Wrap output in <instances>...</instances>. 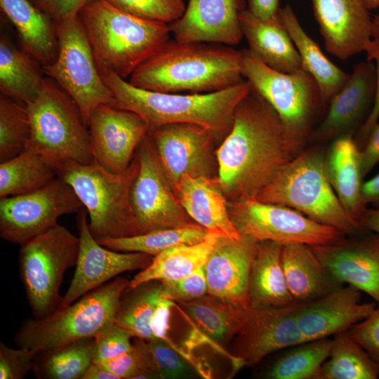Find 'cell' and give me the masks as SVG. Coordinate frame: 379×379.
Here are the masks:
<instances>
[{"label":"cell","mask_w":379,"mask_h":379,"mask_svg":"<svg viewBox=\"0 0 379 379\" xmlns=\"http://www.w3.org/2000/svg\"><path fill=\"white\" fill-rule=\"evenodd\" d=\"M297 154L276 112L251 86L216 152L218 183L234 201L254 197Z\"/></svg>","instance_id":"6da1fadb"},{"label":"cell","mask_w":379,"mask_h":379,"mask_svg":"<svg viewBox=\"0 0 379 379\" xmlns=\"http://www.w3.org/2000/svg\"><path fill=\"white\" fill-rule=\"evenodd\" d=\"M242 65V51L231 46L168 39L135 69L128 81L161 93H212L243 81Z\"/></svg>","instance_id":"7a4b0ae2"},{"label":"cell","mask_w":379,"mask_h":379,"mask_svg":"<svg viewBox=\"0 0 379 379\" xmlns=\"http://www.w3.org/2000/svg\"><path fill=\"white\" fill-rule=\"evenodd\" d=\"M111 90L113 106L133 112L149 131L172 124H192L218 135L229 133L235 109L251 90L247 80L230 88L206 93H171L141 89L112 72L102 74Z\"/></svg>","instance_id":"3957f363"},{"label":"cell","mask_w":379,"mask_h":379,"mask_svg":"<svg viewBox=\"0 0 379 379\" xmlns=\"http://www.w3.org/2000/svg\"><path fill=\"white\" fill-rule=\"evenodd\" d=\"M100 74L124 79L169 39L168 24L140 18L105 0H93L78 14Z\"/></svg>","instance_id":"277c9868"},{"label":"cell","mask_w":379,"mask_h":379,"mask_svg":"<svg viewBox=\"0 0 379 379\" xmlns=\"http://www.w3.org/2000/svg\"><path fill=\"white\" fill-rule=\"evenodd\" d=\"M253 198L293 208L348 237L368 232L341 204L328 180L325 156L319 149L298 153Z\"/></svg>","instance_id":"5b68a950"},{"label":"cell","mask_w":379,"mask_h":379,"mask_svg":"<svg viewBox=\"0 0 379 379\" xmlns=\"http://www.w3.org/2000/svg\"><path fill=\"white\" fill-rule=\"evenodd\" d=\"M138 168L136 157L118 173L108 171L95 160L88 164L69 161L56 167L58 176L73 188L86 207L89 230L98 242L141 234L129 199Z\"/></svg>","instance_id":"8992f818"},{"label":"cell","mask_w":379,"mask_h":379,"mask_svg":"<svg viewBox=\"0 0 379 379\" xmlns=\"http://www.w3.org/2000/svg\"><path fill=\"white\" fill-rule=\"evenodd\" d=\"M129 281L119 277L44 318L23 320L15 334L14 343L37 354L94 337L114 322Z\"/></svg>","instance_id":"52a82bcc"},{"label":"cell","mask_w":379,"mask_h":379,"mask_svg":"<svg viewBox=\"0 0 379 379\" xmlns=\"http://www.w3.org/2000/svg\"><path fill=\"white\" fill-rule=\"evenodd\" d=\"M26 107L31 126L27 149L43 154L55 168L69 161H95L88 125L74 101L56 84L44 79Z\"/></svg>","instance_id":"ba28073f"},{"label":"cell","mask_w":379,"mask_h":379,"mask_svg":"<svg viewBox=\"0 0 379 379\" xmlns=\"http://www.w3.org/2000/svg\"><path fill=\"white\" fill-rule=\"evenodd\" d=\"M241 51L243 77L272 106L281 121L288 142L300 153L314 130L317 113L326 106L316 81L303 69L294 73L278 72L248 49Z\"/></svg>","instance_id":"9c48e42d"},{"label":"cell","mask_w":379,"mask_h":379,"mask_svg":"<svg viewBox=\"0 0 379 379\" xmlns=\"http://www.w3.org/2000/svg\"><path fill=\"white\" fill-rule=\"evenodd\" d=\"M79 245V237L58 223L20 245L19 273L34 318L58 308L64 274L76 266Z\"/></svg>","instance_id":"30bf717a"},{"label":"cell","mask_w":379,"mask_h":379,"mask_svg":"<svg viewBox=\"0 0 379 379\" xmlns=\"http://www.w3.org/2000/svg\"><path fill=\"white\" fill-rule=\"evenodd\" d=\"M57 55L44 71L78 106L87 124L91 110L114 98L96 65L86 29L79 15L55 22Z\"/></svg>","instance_id":"8fae6325"},{"label":"cell","mask_w":379,"mask_h":379,"mask_svg":"<svg viewBox=\"0 0 379 379\" xmlns=\"http://www.w3.org/2000/svg\"><path fill=\"white\" fill-rule=\"evenodd\" d=\"M228 213L240 236L256 242L268 240L283 245L302 243L316 246L346 236L293 208L261 202L253 197L231 203Z\"/></svg>","instance_id":"7c38bea8"},{"label":"cell","mask_w":379,"mask_h":379,"mask_svg":"<svg viewBox=\"0 0 379 379\" xmlns=\"http://www.w3.org/2000/svg\"><path fill=\"white\" fill-rule=\"evenodd\" d=\"M83 206L73 188L57 176L33 192L1 197L0 236L21 245L56 225L60 216Z\"/></svg>","instance_id":"4fadbf2b"},{"label":"cell","mask_w":379,"mask_h":379,"mask_svg":"<svg viewBox=\"0 0 379 379\" xmlns=\"http://www.w3.org/2000/svg\"><path fill=\"white\" fill-rule=\"evenodd\" d=\"M136 158L139 168L129 199L141 234L195 224L177 200L149 133L138 145Z\"/></svg>","instance_id":"5bb4252c"},{"label":"cell","mask_w":379,"mask_h":379,"mask_svg":"<svg viewBox=\"0 0 379 379\" xmlns=\"http://www.w3.org/2000/svg\"><path fill=\"white\" fill-rule=\"evenodd\" d=\"M295 302L281 307H244L230 352L234 364L254 365L272 352L305 342L296 321Z\"/></svg>","instance_id":"9a60e30c"},{"label":"cell","mask_w":379,"mask_h":379,"mask_svg":"<svg viewBox=\"0 0 379 379\" xmlns=\"http://www.w3.org/2000/svg\"><path fill=\"white\" fill-rule=\"evenodd\" d=\"M77 223L80 245L76 269L56 310L69 305L122 272L145 269L153 258L148 253H119L100 245L89 230L87 213L83 208L78 212Z\"/></svg>","instance_id":"2e32d148"},{"label":"cell","mask_w":379,"mask_h":379,"mask_svg":"<svg viewBox=\"0 0 379 379\" xmlns=\"http://www.w3.org/2000/svg\"><path fill=\"white\" fill-rule=\"evenodd\" d=\"M95 160L109 172L125 171L149 132L138 114L108 104L93 108L87 121Z\"/></svg>","instance_id":"e0dca14e"},{"label":"cell","mask_w":379,"mask_h":379,"mask_svg":"<svg viewBox=\"0 0 379 379\" xmlns=\"http://www.w3.org/2000/svg\"><path fill=\"white\" fill-rule=\"evenodd\" d=\"M159 161L173 190L185 175L209 177L212 140L210 130L192 124H172L149 132Z\"/></svg>","instance_id":"ac0fdd59"},{"label":"cell","mask_w":379,"mask_h":379,"mask_svg":"<svg viewBox=\"0 0 379 379\" xmlns=\"http://www.w3.org/2000/svg\"><path fill=\"white\" fill-rule=\"evenodd\" d=\"M375 88L374 63L366 60L356 64L345 85L330 100L324 119L310 138L327 142L346 134L354 136L371 112Z\"/></svg>","instance_id":"d6986e66"},{"label":"cell","mask_w":379,"mask_h":379,"mask_svg":"<svg viewBox=\"0 0 379 379\" xmlns=\"http://www.w3.org/2000/svg\"><path fill=\"white\" fill-rule=\"evenodd\" d=\"M311 246L338 279L365 292L379 304L378 234L366 232Z\"/></svg>","instance_id":"ffe728a7"},{"label":"cell","mask_w":379,"mask_h":379,"mask_svg":"<svg viewBox=\"0 0 379 379\" xmlns=\"http://www.w3.org/2000/svg\"><path fill=\"white\" fill-rule=\"evenodd\" d=\"M326 51L342 60L365 51L372 18L364 0H311Z\"/></svg>","instance_id":"44dd1931"},{"label":"cell","mask_w":379,"mask_h":379,"mask_svg":"<svg viewBox=\"0 0 379 379\" xmlns=\"http://www.w3.org/2000/svg\"><path fill=\"white\" fill-rule=\"evenodd\" d=\"M361 291L345 284L313 300L295 302L296 321L304 340L328 338L349 330L375 308L361 302Z\"/></svg>","instance_id":"7402d4cb"},{"label":"cell","mask_w":379,"mask_h":379,"mask_svg":"<svg viewBox=\"0 0 379 379\" xmlns=\"http://www.w3.org/2000/svg\"><path fill=\"white\" fill-rule=\"evenodd\" d=\"M244 0H188L183 15L168 24L174 39L237 45L243 34L239 15Z\"/></svg>","instance_id":"603a6c76"},{"label":"cell","mask_w":379,"mask_h":379,"mask_svg":"<svg viewBox=\"0 0 379 379\" xmlns=\"http://www.w3.org/2000/svg\"><path fill=\"white\" fill-rule=\"evenodd\" d=\"M257 242L219 237L205 264L208 294L226 302L249 306L248 279Z\"/></svg>","instance_id":"cb8c5ba5"},{"label":"cell","mask_w":379,"mask_h":379,"mask_svg":"<svg viewBox=\"0 0 379 379\" xmlns=\"http://www.w3.org/2000/svg\"><path fill=\"white\" fill-rule=\"evenodd\" d=\"M243 36L249 52L278 72L294 73L302 69L298 52L281 20L279 11L267 19L258 18L247 8L239 15Z\"/></svg>","instance_id":"d4e9b609"},{"label":"cell","mask_w":379,"mask_h":379,"mask_svg":"<svg viewBox=\"0 0 379 379\" xmlns=\"http://www.w3.org/2000/svg\"><path fill=\"white\" fill-rule=\"evenodd\" d=\"M181 206L196 223L220 238H241L227 208L225 194L218 180L184 175L173 189Z\"/></svg>","instance_id":"484cf974"},{"label":"cell","mask_w":379,"mask_h":379,"mask_svg":"<svg viewBox=\"0 0 379 379\" xmlns=\"http://www.w3.org/2000/svg\"><path fill=\"white\" fill-rule=\"evenodd\" d=\"M281 264L288 289L296 302L319 298L345 285L321 262L308 244L283 245Z\"/></svg>","instance_id":"4316f807"},{"label":"cell","mask_w":379,"mask_h":379,"mask_svg":"<svg viewBox=\"0 0 379 379\" xmlns=\"http://www.w3.org/2000/svg\"><path fill=\"white\" fill-rule=\"evenodd\" d=\"M282 248V244L273 241L257 242L248 279L250 307H281L295 302L281 264Z\"/></svg>","instance_id":"83f0119b"},{"label":"cell","mask_w":379,"mask_h":379,"mask_svg":"<svg viewBox=\"0 0 379 379\" xmlns=\"http://www.w3.org/2000/svg\"><path fill=\"white\" fill-rule=\"evenodd\" d=\"M325 162L328 180L338 199L349 215L359 222L367 207L361 196L364 177L360 149L354 136L346 134L333 140Z\"/></svg>","instance_id":"f1b7e54d"},{"label":"cell","mask_w":379,"mask_h":379,"mask_svg":"<svg viewBox=\"0 0 379 379\" xmlns=\"http://www.w3.org/2000/svg\"><path fill=\"white\" fill-rule=\"evenodd\" d=\"M279 14L300 55L302 69L310 74L319 86L326 105L343 88L350 74L333 63L321 48L304 30L292 8L287 5Z\"/></svg>","instance_id":"f546056e"},{"label":"cell","mask_w":379,"mask_h":379,"mask_svg":"<svg viewBox=\"0 0 379 379\" xmlns=\"http://www.w3.org/2000/svg\"><path fill=\"white\" fill-rule=\"evenodd\" d=\"M0 6L17 28L27 52L45 65L53 61L58 52L54 21L30 0H0Z\"/></svg>","instance_id":"4dcf8cb0"},{"label":"cell","mask_w":379,"mask_h":379,"mask_svg":"<svg viewBox=\"0 0 379 379\" xmlns=\"http://www.w3.org/2000/svg\"><path fill=\"white\" fill-rule=\"evenodd\" d=\"M219 237L210 234L203 241L177 245L154 256L150 264L129 281L130 288L150 281L184 278L205 266Z\"/></svg>","instance_id":"1f68e13d"},{"label":"cell","mask_w":379,"mask_h":379,"mask_svg":"<svg viewBox=\"0 0 379 379\" xmlns=\"http://www.w3.org/2000/svg\"><path fill=\"white\" fill-rule=\"evenodd\" d=\"M179 303L192 320L197 330L201 331L200 338L213 343L215 347L225 351L227 343L236 334L244 307L208 294Z\"/></svg>","instance_id":"d6a6232c"},{"label":"cell","mask_w":379,"mask_h":379,"mask_svg":"<svg viewBox=\"0 0 379 379\" xmlns=\"http://www.w3.org/2000/svg\"><path fill=\"white\" fill-rule=\"evenodd\" d=\"M164 298H168L165 285L150 281L124 292L114 322L132 337L145 340L156 339L152 324L155 312Z\"/></svg>","instance_id":"836d02e7"},{"label":"cell","mask_w":379,"mask_h":379,"mask_svg":"<svg viewBox=\"0 0 379 379\" xmlns=\"http://www.w3.org/2000/svg\"><path fill=\"white\" fill-rule=\"evenodd\" d=\"M43 79L35 62L2 36L0 39L1 93L27 105L36 97Z\"/></svg>","instance_id":"e575fe53"},{"label":"cell","mask_w":379,"mask_h":379,"mask_svg":"<svg viewBox=\"0 0 379 379\" xmlns=\"http://www.w3.org/2000/svg\"><path fill=\"white\" fill-rule=\"evenodd\" d=\"M58 176L55 166L43 154L26 149L0 164V197L36 190Z\"/></svg>","instance_id":"d590c367"},{"label":"cell","mask_w":379,"mask_h":379,"mask_svg":"<svg viewBox=\"0 0 379 379\" xmlns=\"http://www.w3.org/2000/svg\"><path fill=\"white\" fill-rule=\"evenodd\" d=\"M379 364L348 333L333 335L328 358L315 379H376Z\"/></svg>","instance_id":"8d00e7d4"},{"label":"cell","mask_w":379,"mask_h":379,"mask_svg":"<svg viewBox=\"0 0 379 379\" xmlns=\"http://www.w3.org/2000/svg\"><path fill=\"white\" fill-rule=\"evenodd\" d=\"M94 337L35 354L32 371L39 379H81L93 363Z\"/></svg>","instance_id":"74e56055"},{"label":"cell","mask_w":379,"mask_h":379,"mask_svg":"<svg viewBox=\"0 0 379 379\" xmlns=\"http://www.w3.org/2000/svg\"><path fill=\"white\" fill-rule=\"evenodd\" d=\"M210 234L207 229L195 223L181 227L155 230L132 237L109 239L98 243L117 251L142 252L155 256L177 245L203 241Z\"/></svg>","instance_id":"f35d334b"},{"label":"cell","mask_w":379,"mask_h":379,"mask_svg":"<svg viewBox=\"0 0 379 379\" xmlns=\"http://www.w3.org/2000/svg\"><path fill=\"white\" fill-rule=\"evenodd\" d=\"M332 339L328 338L305 341L288 347L272 363L265 378L270 379H315L328 358Z\"/></svg>","instance_id":"ab89813d"},{"label":"cell","mask_w":379,"mask_h":379,"mask_svg":"<svg viewBox=\"0 0 379 379\" xmlns=\"http://www.w3.org/2000/svg\"><path fill=\"white\" fill-rule=\"evenodd\" d=\"M31 126L26 105L6 95L0 97V161H6L27 149Z\"/></svg>","instance_id":"60d3db41"},{"label":"cell","mask_w":379,"mask_h":379,"mask_svg":"<svg viewBox=\"0 0 379 379\" xmlns=\"http://www.w3.org/2000/svg\"><path fill=\"white\" fill-rule=\"evenodd\" d=\"M134 15L170 24L183 15V0H105Z\"/></svg>","instance_id":"b9f144b4"},{"label":"cell","mask_w":379,"mask_h":379,"mask_svg":"<svg viewBox=\"0 0 379 379\" xmlns=\"http://www.w3.org/2000/svg\"><path fill=\"white\" fill-rule=\"evenodd\" d=\"M145 348L149 369L156 378H178L189 372V366L182 354L164 340H145Z\"/></svg>","instance_id":"7bdbcfd3"},{"label":"cell","mask_w":379,"mask_h":379,"mask_svg":"<svg viewBox=\"0 0 379 379\" xmlns=\"http://www.w3.org/2000/svg\"><path fill=\"white\" fill-rule=\"evenodd\" d=\"M135 338L130 351L100 364L121 379L156 378L149 369L145 340Z\"/></svg>","instance_id":"ee69618b"},{"label":"cell","mask_w":379,"mask_h":379,"mask_svg":"<svg viewBox=\"0 0 379 379\" xmlns=\"http://www.w3.org/2000/svg\"><path fill=\"white\" fill-rule=\"evenodd\" d=\"M129 333L112 322L95 336L92 348L93 362L101 364L130 351L133 346Z\"/></svg>","instance_id":"f6af8a7d"},{"label":"cell","mask_w":379,"mask_h":379,"mask_svg":"<svg viewBox=\"0 0 379 379\" xmlns=\"http://www.w3.org/2000/svg\"><path fill=\"white\" fill-rule=\"evenodd\" d=\"M18 347L0 343V379H22L32 371L36 354L27 348Z\"/></svg>","instance_id":"bcb514c9"},{"label":"cell","mask_w":379,"mask_h":379,"mask_svg":"<svg viewBox=\"0 0 379 379\" xmlns=\"http://www.w3.org/2000/svg\"><path fill=\"white\" fill-rule=\"evenodd\" d=\"M161 282L166 288L168 298L178 303L194 300L208 294L204 267L180 279Z\"/></svg>","instance_id":"7dc6e473"},{"label":"cell","mask_w":379,"mask_h":379,"mask_svg":"<svg viewBox=\"0 0 379 379\" xmlns=\"http://www.w3.org/2000/svg\"><path fill=\"white\" fill-rule=\"evenodd\" d=\"M347 332L379 364V304L367 317L353 325Z\"/></svg>","instance_id":"c3c4849f"},{"label":"cell","mask_w":379,"mask_h":379,"mask_svg":"<svg viewBox=\"0 0 379 379\" xmlns=\"http://www.w3.org/2000/svg\"><path fill=\"white\" fill-rule=\"evenodd\" d=\"M367 60L372 61L375 67L376 88L371 112L364 125L354 135V140L361 149L364 145L371 130L379 122V39L372 38L366 45L365 51Z\"/></svg>","instance_id":"681fc988"},{"label":"cell","mask_w":379,"mask_h":379,"mask_svg":"<svg viewBox=\"0 0 379 379\" xmlns=\"http://www.w3.org/2000/svg\"><path fill=\"white\" fill-rule=\"evenodd\" d=\"M55 22L78 15L79 11L93 0H30Z\"/></svg>","instance_id":"f907efd6"},{"label":"cell","mask_w":379,"mask_h":379,"mask_svg":"<svg viewBox=\"0 0 379 379\" xmlns=\"http://www.w3.org/2000/svg\"><path fill=\"white\" fill-rule=\"evenodd\" d=\"M362 175L364 178L379 163V122L371 130L360 149Z\"/></svg>","instance_id":"816d5d0a"},{"label":"cell","mask_w":379,"mask_h":379,"mask_svg":"<svg viewBox=\"0 0 379 379\" xmlns=\"http://www.w3.org/2000/svg\"><path fill=\"white\" fill-rule=\"evenodd\" d=\"M279 0H248L247 9L255 16L267 19L280 10Z\"/></svg>","instance_id":"f5cc1de1"},{"label":"cell","mask_w":379,"mask_h":379,"mask_svg":"<svg viewBox=\"0 0 379 379\" xmlns=\"http://www.w3.org/2000/svg\"><path fill=\"white\" fill-rule=\"evenodd\" d=\"M361 196L365 206L371 204L379 208V173L362 182Z\"/></svg>","instance_id":"db71d44e"},{"label":"cell","mask_w":379,"mask_h":379,"mask_svg":"<svg viewBox=\"0 0 379 379\" xmlns=\"http://www.w3.org/2000/svg\"><path fill=\"white\" fill-rule=\"evenodd\" d=\"M359 222L364 230L379 234V208H366Z\"/></svg>","instance_id":"11a10c76"},{"label":"cell","mask_w":379,"mask_h":379,"mask_svg":"<svg viewBox=\"0 0 379 379\" xmlns=\"http://www.w3.org/2000/svg\"><path fill=\"white\" fill-rule=\"evenodd\" d=\"M81 379H121L118 375L106 369L100 364L92 363Z\"/></svg>","instance_id":"9f6ffc18"},{"label":"cell","mask_w":379,"mask_h":379,"mask_svg":"<svg viewBox=\"0 0 379 379\" xmlns=\"http://www.w3.org/2000/svg\"><path fill=\"white\" fill-rule=\"evenodd\" d=\"M372 38L379 39V15L372 17Z\"/></svg>","instance_id":"6f0895ef"},{"label":"cell","mask_w":379,"mask_h":379,"mask_svg":"<svg viewBox=\"0 0 379 379\" xmlns=\"http://www.w3.org/2000/svg\"><path fill=\"white\" fill-rule=\"evenodd\" d=\"M369 10L376 9L379 7V0H364Z\"/></svg>","instance_id":"680465c9"}]
</instances>
